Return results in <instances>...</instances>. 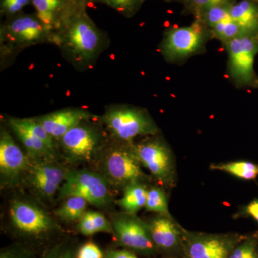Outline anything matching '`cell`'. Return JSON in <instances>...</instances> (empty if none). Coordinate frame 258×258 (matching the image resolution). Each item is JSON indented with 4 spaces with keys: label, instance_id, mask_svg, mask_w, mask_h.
<instances>
[{
    "label": "cell",
    "instance_id": "1",
    "mask_svg": "<svg viewBox=\"0 0 258 258\" xmlns=\"http://www.w3.org/2000/svg\"><path fill=\"white\" fill-rule=\"evenodd\" d=\"M52 40L60 45L73 62L78 66H89L104 46L103 32L86 13L80 10L52 34Z\"/></svg>",
    "mask_w": 258,
    "mask_h": 258
},
{
    "label": "cell",
    "instance_id": "2",
    "mask_svg": "<svg viewBox=\"0 0 258 258\" xmlns=\"http://www.w3.org/2000/svg\"><path fill=\"white\" fill-rule=\"evenodd\" d=\"M116 143L105 145L96 161L101 173L111 186L125 187L146 179L142 164L134 154L133 144Z\"/></svg>",
    "mask_w": 258,
    "mask_h": 258
},
{
    "label": "cell",
    "instance_id": "3",
    "mask_svg": "<svg viewBox=\"0 0 258 258\" xmlns=\"http://www.w3.org/2000/svg\"><path fill=\"white\" fill-rule=\"evenodd\" d=\"M9 212L15 233L25 240L46 242L62 230L46 210L31 200L15 199L10 204Z\"/></svg>",
    "mask_w": 258,
    "mask_h": 258
},
{
    "label": "cell",
    "instance_id": "4",
    "mask_svg": "<svg viewBox=\"0 0 258 258\" xmlns=\"http://www.w3.org/2000/svg\"><path fill=\"white\" fill-rule=\"evenodd\" d=\"M101 121L112 138L122 143L132 144L139 136H154L157 125L141 108L129 106H113L108 108Z\"/></svg>",
    "mask_w": 258,
    "mask_h": 258
},
{
    "label": "cell",
    "instance_id": "5",
    "mask_svg": "<svg viewBox=\"0 0 258 258\" xmlns=\"http://www.w3.org/2000/svg\"><path fill=\"white\" fill-rule=\"evenodd\" d=\"M210 37L211 30L195 19L189 26L170 28L165 32L161 44V54L167 62H182L205 50Z\"/></svg>",
    "mask_w": 258,
    "mask_h": 258
},
{
    "label": "cell",
    "instance_id": "6",
    "mask_svg": "<svg viewBox=\"0 0 258 258\" xmlns=\"http://www.w3.org/2000/svg\"><path fill=\"white\" fill-rule=\"evenodd\" d=\"M111 186L98 171L88 169H69L58 195L61 199L73 195L83 197L96 208L108 209L111 208L113 203Z\"/></svg>",
    "mask_w": 258,
    "mask_h": 258
},
{
    "label": "cell",
    "instance_id": "7",
    "mask_svg": "<svg viewBox=\"0 0 258 258\" xmlns=\"http://www.w3.org/2000/svg\"><path fill=\"white\" fill-rule=\"evenodd\" d=\"M88 120L76 125L58 140L64 159L71 164L96 161L106 145L101 130Z\"/></svg>",
    "mask_w": 258,
    "mask_h": 258
},
{
    "label": "cell",
    "instance_id": "8",
    "mask_svg": "<svg viewBox=\"0 0 258 258\" xmlns=\"http://www.w3.org/2000/svg\"><path fill=\"white\" fill-rule=\"evenodd\" d=\"M228 54V71L239 87L253 86L257 79L254 57L258 53V32L247 34L224 44Z\"/></svg>",
    "mask_w": 258,
    "mask_h": 258
},
{
    "label": "cell",
    "instance_id": "9",
    "mask_svg": "<svg viewBox=\"0 0 258 258\" xmlns=\"http://www.w3.org/2000/svg\"><path fill=\"white\" fill-rule=\"evenodd\" d=\"M52 32L36 13L23 12L7 18L1 26V37L10 45L26 47L46 40H52Z\"/></svg>",
    "mask_w": 258,
    "mask_h": 258
},
{
    "label": "cell",
    "instance_id": "10",
    "mask_svg": "<svg viewBox=\"0 0 258 258\" xmlns=\"http://www.w3.org/2000/svg\"><path fill=\"white\" fill-rule=\"evenodd\" d=\"M113 234L118 244L144 254H152L156 247L147 223L128 212L114 214L111 218Z\"/></svg>",
    "mask_w": 258,
    "mask_h": 258
},
{
    "label": "cell",
    "instance_id": "11",
    "mask_svg": "<svg viewBox=\"0 0 258 258\" xmlns=\"http://www.w3.org/2000/svg\"><path fill=\"white\" fill-rule=\"evenodd\" d=\"M68 170L56 159L32 161L23 181L37 198L50 200L59 192Z\"/></svg>",
    "mask_w": 258,
    "mask_h": 258
},
{
    "label": "cell",
    "instance_id": "12",
    "mask_svg": "<svg viewBox=\"0 0 258 258\" xmlns=\"http://www.w3.org/2000/svg\"><path fill=\"white\" fill-rule=\"evenodd\" d=\"M32 160L15 143L11 134L1 127L0 132V183L2 187H13L26 175Z\"/></svg>",
    "mask_w": 258,
    "mask_h": 258
},
{
    "label": "cell",
    "instance_id": "13",
    "mask_svg": "<svg viewBox=\"0 0 258 258\" xmlns=\"http://www.w3.org/2000/svg\"><path fill=\"white\" fill-rule=\"evenodd\" d=\"M134 154L144 167L164 184H170L174 178V165L170 149L158 139H149L132 144Z\"/></svg>",
    "mask_w": 258,
    "mask_h": 258
},
{
    "label": "cell",
    "instance_id": "14",
    "mask_svg": "<svg viewBox=\"0 0 258 258\" xmlns=\"http://www.w3.org/2000/svg\"><path fill=\"white\" fill-rule=\"evenodd\" d=\"M35 13L53 33L87 3L81 0H31Z\"/></svg>",
    "mask_w": 258,
    "mask_h": 258
},
{
    "label": "cell",
    "instance_id": "15",
    "mask_svg": "<svg viewBox=\"0 0 258 258\" xmlns=\"http://www.w3.org/2000/svg\"><path fill=\"white\" fill-rule=\"evenodd\" d=\"M94 115L81 108H66L35 118L54 140H59L69 130Z\"/></svg>",
    "mask_w": 258,
    "mask_h": 258
},
{
    "label": "cell",
    "instance_id": "16",
    "mask_svg": "<svg viewBox=\"0 0 258 258\" xmlns=\"http://www.w3.org/2000/svg\"><path fill=\"white\" fill-rule=\"evenodd\" d=\"M230 241L220 236H194L186 245L188 258H227Z\"/></svg>",
    "mask_w": 258,
    "mask_h": 258
},
{
    "label": "cell",
    "instance_id": "17",
    "mask_svg": "<svg viewBox=\"0 0 258 258\" xmlns=\"http://www.w3.org/2000/svg\"><path fill=\"white\" fill-rule=\"evenodd\" d=\"M151 237L157 248L170 249L175 247L180 233L169 217L158 216L147 224Z\"/></svg>",
    "mask_w": 258,
    "mask_h": 258
},
{
    "label": "cell",
    "instance_id": "18",
    "mask_svg": "<svg viewBox=\"0 0 258 258\" xmlns=\"http://www.w3.org/2000/svg\"><path fill=\"white\" fill-rule=\"evenodd\" d=\"M8 124L23 142L28 156L32 161L55 159L56 151L49 147L41 139L14 123L8 122Z\"/></svg>",
    "mask_w": 258,
    "mask_h": 258
},
{
    "label": "cell",
    "instance_id": "19",
    "mask_svg": "<svg viewBox=\"0 0 258 258\" xmlns=\"http://www.w3.org/2000/svg\"><path fill=\"white\" fill-rule=\"evenodd\" d=\"M230 17L252 32H258V3L252 0H241L235 3L230 8Z\"/></svg>",
    "mask_w": 258,
    "mask_h": 258
},
{
    "label": "cell",
    "instance_id": "20",
    "mask_svg": "<svg viewBox=\"0 0 258 258\" xmlns=\"http://www.w3.org/2000/svg\"><path fill=\"white\" fill-rule=\"evenodd\" d=\"M78 232L81 235L91 236L98 232L113 234L111 220H108L101 212L86 211L78 222Z\"/></svg>",
    "mask_w": 258,
    "mask_h": 258
},
{
    "label": "cell",
    "instance_id": "21",
    "mask_svg": "<svg viewBox=\"0 0 258 258\" xmlns=\"http://www.w3.org/2000/svg\"><path fill=\"white\" fill-rule=\"evenodd\" d=\"M88 204L87 200L83 197L76 195L67 197L60 208L55 210V216L67 223L78 222L86 213Z\"/></svg>",
    "mask_w": 258,
    "mask_h": 258
},
{
    "label": "cell",
    "instance_id": "22",
    "mask_svg": "<svg viewBox=\"0 0 258 258\" xmlns=\"http://www.w3.org/2000/svg\"><path fill=\"white\" fill-rule=\"evenodd\" d=\"M148 190L141 183L129 185L124 189L123 196L117 201V204L125 212L135 214L147 203Z\"/></svg>",
    "mask_w": 258,
    "mask_h": 258
},
{
    "label": "cell",
    "instance_id": "23",
    "mask_svg": "<svg viewBox=\"0 0 258 258\" xmlns=\"http://www.w3.org/2000/svg\"><path fill=\"white\" fill-rule=\"evenodd\" d=\"M210 30H211L212 37L220 40L223 42V44L242 35L252 33V32L249 31L232 19L217 24Z\"/></svg>",
    "mask_w": 258,
    "mask_h": 258
},
{
    "label": "cell",
    "instance_id": "24",
    "mask_svg": "<svg viewBox=\"0 0 258 258\" xmlns=\"http://www.w3.org/2000/svg\"><path fill=\"white\" fill-rule=\"evenodd\" d=\"M212 168L225 171L242 179H254L258 176V166L249 161H235L212 166Z\"/></svg>",
    "mask_w": 258,
    "mask_h": 258
},
{
    "label": "cell",
    "instance_id": "25",
    "mask_svg": "<svg viewBox=\"0 0 258 258\" xmlns=\"http://www.w3.org/2000/svg\"><path fill=\"white\" fill-rule=\"evenodd\" d=\"M8 122L21 127L43 141L51 149L56 151L55 140L35 118H8Z\"/></svg>",
    "mask_w": 258,
    "mask_h": 258
},
{
    "label": "cell",
    "instance_id": "26",
    "mask_svg": "<svg viewBox=\"0 0 258 258\" xmlns=\"http://www.w3.org/2000/svg\"><path fill=\"white\" fill-rule=\"evenodd\" d=\"M232 5H218L211 7L195 19L200 20L209 28L212 29L217 24L231 19L230 8Z\"/></svg>",
    "mask_w": 258,
    "mask_h": 258
},
{
    "label": "cell",
    "instance_id": "27",
    "mask_svg": "<svg viewBox=\"0 0 258 258\" xmlns=\"http://www.w3.org/2000/svg\"><path fill=\"white\" fill-rule=\"evenodd\" d=\"M144 1L145 0H90L93 3L108 5L126 18H132L135 15Z\"/></svg>",
    "mask_w": 258,
    "mask_h": 258
},
{
    "label": "cell",
    "instance_id": "28",
    "mask_svg": "<svg viewBox=\"0 0 258 258\" xmlns=\"http://www.w3.org/2000/svg\"><path fill=\"white\" fill-rule=\"evenodd\" d=\"M78 247L71 239H64L46 249L41 258H76Z\"/></svg>",
    "mask_w": 258,
    "mask_h": 258
},
{
    "label": "cell",
    "instance_id": "29",
    "mask_svg": "<svg viewBox=\"0 0 258 258\" xmlns=\"http://www.w3.org/2000/svg\"><path fill=\"white\" fill-rule=\"evenodd\" d=\"M145 208L148 211L158 212L161 215L170 217L168 210L167 200L162 190L152 188L148 190L147 203Z\"/></svg>",
    "mask_w": 258,
    "mask_h": 258
},
{
    "label": "cell",
    "instance_id": "30",
    "mask_svg": "<svg viewBox=\"0 0 258 258\" xmlns=\"http://www.w3.org/2000/svg\"><path fill=\"white\" fill-rule=\"evenodd\" d=\"M235 0H184V11L198 18L203 12L218 5H232Z\"/></svg>",
    "mask_w": 258,
    "mask_h": 258
},
{
    "label": "cell",
    "instance_id": "31",
    "mask_svg": "<svg viewBox=\"0 0 258 258\" xmlns=\"http://www.w3.org/2000/svg\"><path fill=\"white\" fill-rule=\"evenodd\" d=\"M0 258H36V256L26 244L15 242L1 249Z\"/></svg>",
    "mask_w": 258,
    "mask_h": 258
},
{
    "label": "cell",
    "instance_id": "32",
    "mask_svg": "<svg viewBox=\"0 0 258 258\" xmlns=\"http://www.w3.org/2000/svg\"><path fill=\"white\" fill-rule=\"evenodd\" d=\"M32 3L31 0H1L0 12L7 18L22 13L24 8Z\"/></svg>",
    "mask_w": 258,
    "mask_h": 258
},
{
    "label": "cell",
    "instance_id": "33",
    "mask_svg": "<svg viewBox=\"0 0 258 258\" xmlns=\"http://www.w3.org/2000/svg\"><path fill=\"white\" fill-rule=\"evenodd\" d=\"M76 258H104V255L96 243L88 242L78 249Z\"/></svg>",
    "mask_w": 258,
    "mask_h": 258
},
{
    "label": "cell",
    "instance_id": "34",
    "mask_svg": "<svg viewBox=\"0 0 258 258\" xmlns=\"http://www.w3.org/2000/svg\"><path fill=\"white\" fill-rule=\"evenodd\" d=\"M229 258H257L255 252V244L252 241L241 244Z\"/></svg>",
    "mask_w": 258,
    "mask_h": 258
},
{
    "label": "cell",
    "instance_id": "35",
    "mask_svg": "<svg viewBox=\"0 0 258 258\" xmlns=\"http://www.w3.org/2000/svg\"><path fill=\"white\" fill-rule=\"evenodd\" d=\"M106 258H137L135 254L126 249H111L107 251Z\"/></svg>",
    "mask_w": 258,
    "mask_h": 258
},
{
    "label": "cell",
    "instance_id": "36",
    "mask_svg": "<svg viewBox=\"0 0 258 258\" xmlns=\"http://www.w3.org/2000/svg\"><path fill=\"white\" fill-rule=\"evenodd\" d=\"M246 211L258 222V200H254L249 203L246 208Z\"/></svg>",
    "mask_w": 258,
    "mask_h": 258
},
{
    "label": "cell",
    "instance_id": "37",
    "mask_svg": "<svg viewBox=\"0 0 258 258\" xmlns=\"http://www.w3.org/2000/svg\"><path fill=\"white\" fill-rule=\"evenodd\" d=\"M252 87L258 88V77L256 79L255 81H254L253 86Z\"/></svg>",
    "mask_w": 258,
    "mask_h": 258
},
{
    "label": "cell",
    "instance_id": "38",
    "mask_svg": "<svg viewBox=\"0 0 258 258\" xmlns=\"http://www.w3.org/2000/svg\"><path fill=\"white\" fill-rule=\"evenodd\" d=\"M165 1H168V2L176 1V2H181V3H183V1H184V0H165Z\"/></svg>",
    "mask_w": 258,
    "mask_h": 258
},
{
    "label": "cell",
    "instance_id": "39",
    "mask_svg": "<svg viewBox=\"0 0 258 258\" xmlns=\"http://www.w3.org/2000/svg\"><path fill=\"white\" fill-rule=\"evenodd\" d=\"M81 1L85 2V3H88V0H81Z\"/></svg>",
    "mask_w": 258,
    "mask_h": 258
},
{
    "label": "cell",
    "instance_id": "40",
    "mask_svg": "<svg viewBox=\"0 0 258 258\" xmlns=\"http://www.w3.org/2000/svg\"><path fill=\"white\" fill-rule=\"evenodd\" d=\"M252 1L255 2V3H258V0H252Z\"/></svg>",
    "mask_w": 258,
    "mask_h": 258
},
{
    "label": "cell",
    "instance_id": "41",
    "mask_svg": "<svg viewBox=\"0 0 258 258\" xmlns=\"http://www.w3.org/2000/svg\"><path fill=\"white\" fill-rule=\"evenodd\" d=\"M88 2H90V0H88Z\"/></svg>",
    "mask_w": 258,
    "mask_h": 258
}]
</instances>
